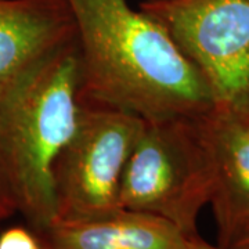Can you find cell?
Returning <instances> with one entry per match:
<instances>
[{"mask_svg": "<svg viewBox=\"0 0 249 249\" xmlns=\"http://www.w3.org/2000/svg\"><path fill=\"white\" fill-rule=\"evenodd\" d=\"M76 27L82 103L142 121L196 118L212 90L168 29L127 0H67Z\"/></svg>", "mask_w": 249, "mask_h": 249, "instance_id": "cell-1", "label": "cell"}, {"mask_svg": "<svg viewBox=\"0 0 249 249\" xmlns=\"http://www.w3.org/2000/svg\"><path fill=\"white\" fill-rule=\"evenodd\" d=\"M76 40L28 73L0 100V172L31 230L57 219L53 170L79 121Z\"/></svg>", "mask_w": 249, "mask_h": 249, "instance_id": "cell-2", "label": "cell"}, {"mask_svg": "<svg viewBox=\"0 0 249 249\" xmlns=\"http://www.w3.org/2000/svg\"><path fill=\"white\" fill-rule=\"evenodd\" d=\"M212 163L196 118L144 121L121 183L124 209L160 217L188 237L212 194Z\"/></svg>", "mask_w": 249, "mask_h": 249, "instance_id": "cell-3", "label": "cell"}, {"mask_svg": "<svg viewBox=\"0 0 249 249\" xmlns=\"http://www.w3.org/2000/svg\"><path fill=\"white\" fill-rule=\"evenodd\" d=\"M142 124L133 114L82 103L76 129L54 165L55 220H88L122 209L121 183Z\"/></svg>", "mask_w": 249, "mask_h": 249, "instance_id": "cell-4", "label": "cell"}, {"mask_svg": "<svg viewBox=\"0 0 249 249\" xmlns=\"http://www.w3.org/2000/svg\"><path fill=\"white\" fill-rule=\"evenodd\" d=\"M212 90L214 106L249 115V0H148Z\"/></svg>", "mask_w": 249, "mask_h": 249, "instance_id": "cell-5", "label": "cell"}, {"mask_svg": "<svg viewBox=\"0 0 249 249\" xmlns=\"http://www.w3.org/2000/svg\"><path fill=\"white\" fill-rule=\"evenodd\" d=\"M212 163V206L217 247L249 245V115L214 106L198 116Z\"/></svg>", "mask_w": 249, "mask_h": 249, "instance_id": "cell-6", "label": "cell"}, {"mask_svg": "<svg viewBox=\"0 0 249 249\" xmlns=\"http://www.w3.org/2000/svg\"><path fill=\"white\" fill-rule=\"evenodd\" d=\"M75 40V19L67 0H0V100Z\"/></svg>", "mask_w": 249, "mask_h": 249, "instance_id": "cell-7", "label": "cell"}, {"mask_svg": "<svg viewBox=\"0 0 249 249\" xmlns=\"http://www.w3.org/2000/svg\"><path fill=\"white\" fill-rule=\"evenodd\" d=\"M43 249H193L198 237L152 214L119 209L88 220H55L36 234Z\"/></svg>", "mask_w": 249, "mask_h": 249, "instance_id": "cell-8", "label": "cell"}, {"mask_svg": "<svg viewBox=\"0 0 249 249\" xmlns=\"http://www.w3.org/2000/svg\"><path fill=\"white\" fill-rule=\"evenodd\" d=\"M0 249H43L39 237L29 227H10L0 232Z\"/></svg>", "mask_w": 249, "mask_h": 249, "instance_id": "cell-9", "label": "cell"}, {"mask_svg": "<svg viewBox=\"0 0 249 249\" xmlns=\"http://www.w3.org/2000/svg\"><path fill=\"white\" fill-rule=\"evenodd\" d=\"M16 212H17V204L13 196V191L3 173L0 172V222H3L4 219L10 217Z\"/></svg>", "mask_w": 249, "mask_h": 249, "instance_id": "cell-10", "label": "cell"}, {"mask_svg": "<svg viewBox=\"0 0 249 249\" xmlns=\"http://www.w3.org/2000/svg\"><path fill=\"white\" fill-rule=\"evenodd\" d=\"M193 249H223L220 247H217V245H212V244H209V242H206L204 241L201 237H198L194 241V245H193Z\"/></svg>", "mask_w": 249, "mask_h": 249, "instance_id": "cell-11", "label": "cell"}, {"mask_svg": "<svg viewBox=\"0 0 249 249\" xmlns=\"http://www.w3.org/2000/svg\"><path fill=\"white\" fill-rule=\"evenodd\" d=\"M244 249H249V245H248V247H245V248H244Z\"/></svg>", "mask_w": 249, "mask_h": 249, "instance_id": "cell-12", "label": "cell"}]
</instances>
